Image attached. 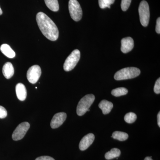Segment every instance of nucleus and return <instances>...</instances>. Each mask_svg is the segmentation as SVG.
<instances>
[{
  "label": "nucleus",
  "instance_id": "obj_4",
  "mask_svg": "<svg viewBox=\"0 0 160 160\" xmlns=\"http://www.w3.org/2000/svg\"><path fill=\"white\" fill-rule=\"evenodd\" d=\"M140 22L142 26L146 27L149 24L150 18V12L149 4L146 1H142L140 3L138 8Z\"/></svg>",
  "mask_w": 160,
  "mask_h": 160
},
{
  "label": "nucleus",
  "instance_id": "obj_24",
  "mask_svg": "<svg viewBox=\"0 0 160 160\" xmlns=\"http://www.w3.org/2000/svg\"><path fill=\"white\" fill-rule=\"evenodd\" d=\"M7 116L6 109L3 106H0V118H5Z\"/></svg>",
  "mask_w": 160,
  "mask_h": 160
},
{
  "label": "nucleus",
  "instance_id": "obj_15",
  "mask_svg": "<svg viewBox=\"0 0 160 160\" xmlns=\"http://www.w3.org/2000/svg\"><path fill=\"white\" fill-rule=\"evenodd\" d=\"M0 50L7 57L12 58L15 57V52L12 49L10 46L7 44L2 45L0 47Z\"/></svg>",
  "mask_w": 160,
  "mask_h": 160
},
{
  "label": "nucleus",
  "instance_id": "obj_11",
  "mask_svg": "<svg viewBox=\"0 0 160 160\" xmlns=\"http://www.w3.org/2000/svg\"><path fill=\"white\" fill-rule=\"evenodd\" d=\"M121 51L124 53L131 51L134 47V41L131 37L124 38L121 41Z\"/></svg>",
  "mask_w": 160,
  "mask_h": 160
},
{
  "label": "nucleus",
  "instance_id": "obj_1",
  "mask_svg": "<svg viewBox=\"0 0 160 160\" xmlns=\"http://www.w3.org/2000/svg\"><path fill=\"white\" fill-rule=\"evenodd\" d=\"M37 22L42 34L48 39L55 41L59 37V31L54 22L43 12H39L36 16Z\"/></svg>",
  "mask_w": 160,
  "mask_h": 160
},
{
  "label": "nucleus",
  "instance_id": "obj_26",
  "mask_svg": "<svg viewBox=\"0 0 160 160\" xmlns=\"http://www.w3.org/2000/svg\"><path fill=\"white\" fill-rule=\"evenodd\" d=\"M156 31L158 34L160 33V18H158L157 20Z\"/></svg>",
  "mask_w": 160,
  "mask_h": 160
},
{
  "label": "nucleus",
  "instance_id": "obj_25",
  "mask_svg": "<svg viewBox=\"0 0 160 160\" xmlns=\"http://www.w3.org/2000/svg\"><path fill=\"white\" fill-rule=\"evenodd\" d=\"M35 160H55L53 158L49 156H41L40 157L37 158Z\"/></svg>",
  "mask_w": 160,
  "mask_h": 160
},
{
  "label": "nucleus",
  "instance_id": "obj_7",
  "mask_svg": "<svg viewBox=\"0 0 160 160\" xmlns=\"http://www.w3.org/2000/svg\"><path fill=\"white\" fill-rule=\"evenodd\" d=\"M30 127L28 122H24L17 126L12 134V138L14 141H19L22 139Z\"/></svg>",
  "mask_w": 160,
  "mask_h": 160
},
{
  "label": "nucleus",
  "instance_id": "obj_20",
  "mask_svg": "<svg viewBox=\"0 0 160 160\" xmlns=\"http://www.w3.org/2000/svg\"><path fill=\"white\" fill-rule=\"evenodd\" d=\"M137 115L133 112H130L127 113L124 117V120L126 122L131 124L134 122L137 119Z\"/></svg>",
  "mask_w": 160,
  "mask_h": 160
},
{
  "label": "nucleus",
  "instance_id": "obj_29",
  "mask_svg": "<svg viewBox=\"0 0 160 160\" xmlns=\"http://www.w3.org/2000/svg\"><path fill=\"white\" fill-rule=\"evenodd\" d=\"M144 160H153L152 159L151 157H147L145 158V159Z\"/></svg>",
  "mask_w": 160,
  "mask_h": 160
},
{
  "label": "nucleus",
  "instance_id": "obj_17",
  "mask_svg": "<svg viewBox=\"0 0 160 160\" xmlns=\"http://www.w3.org/2000/svg\"><path fill=\"white\" fill-rule=\"evenodd\" d=\"M121 154V151L117 148H113L110 151L106 152L105 158L107 160H111L116 158H118Z\"/></svg>",
  "mask_w": 160,
  "mask_h": 160
},
{
  "label": "nucleus",
  "instance_id": "obj_27",
  "mask_svg": "<svg viewBox=\"0 0 160 160\" xmlns=\"http://www.w3.org/2000/svg\"><path fill=\"white\" fill-rule=\"evenodd\" d=\"M158 124L159 127H160V112H158Z\"/></svg>",
  "mask_w": 160,
  "mask_h": 160
},
{
  "label": "nucleus",
  "instance_id": "obj_10",
  "mask_svg": "<svg viewBox=\"0 0 160 160\" xmlns=\"http://www.w3.org/2000/svg\"><path fill=\"white\" fill-rule=\"evenodd\" d=\"M95 136L92 133H89L82 138L79 143V149L82 151H84L91 146L94 141Z\"/></svg>",
  "mask_w": 160,
  "mask_h": 160
},
{
  "label": "nucleus",
  "instance_id": "obj_8",
  "mask_svg": "<svg viewBox=\"0 0 160 160\" xmlns=\"http://www.w3.org/2000/svg\"><path fill=\"white\" fill-rule=\"evenodd\" d=\"M42 74V70L39 66L34 65L29 68L27 72V79L32 84H35L38 81Z\"/></svg>",
  "mask_w": 160,
  "mask_h": 160
},
{
  "label": "nucleus",
  "instance_id": "obj_5",
  "mask_svg": "<svg viewBox=\"0 0 160 160\" xmlns=\"http://www.w3.org/2000/svg\"><path fill=\"white\" fill-rule=\"evenodd\" d=\"M80 56L81 53L79 50L78 49L73 50L65 61L63 66L64 70L68 72L74 69L79 61Z\"/></svg>",
  "mask_w": 160,
  "mask_h": 160
},
{
  "label": "nucleus",
  "instance_id": "obj_21",
  "mask_svg": "<svg viewBox=\"0 0 160 160\" xmlns=\"http://www.w3.org/2000/svg\"><path fill=\"white\" fill-rule=\"evenodd\" d=\"M132 0H122L121 8L123 11H126L129 8Z\"/></svg>",
  "mask_w": 160,
  "mask_h": 160
},
{
  "label": "nucleus",
  "instance_id": "obj_12",
  "mask_svg": "<svg viewBox=\"0 0 160 160\" xmlns=\"http://www.w3.org/2000/svg\"><path fill=\"white\" fill-rule=\"evenodd\" d=\"M16 92L18 98L21 101L26 100L27 97V91L26 87L22 83H18L16 86Z\"/></svg>",
  "mask_w": 160,
  "mask_h": 160
},
{
  "label": "nucleus",
  "instance_id": "obj_22",
  "mask_svg": "<svg viewBox=\"0 0 160 160\" xmlns=\"http://www.w3.org/2000/svg\"><path fill=\"white\" fill-rule=\"evenodd\" d=\"M99 6L101 9L110 8V5L106 0H98Z\"/></svg>",
  "mask_w": 160,
  "mask_h": 160
},
{
  "label": "nucleus",
  "instance_id": "obj_14",
  "mask_svg": "<svg viewBox=\"0 0 160 160\" xmlns=\"http://www.w3.org/2000/svg\"><path fill=\"white\" fill-rule=\"evenodd\" d=\"M99 107L102 109L103 114H107L111 112L113 108V104L111 102L103 100L99 104Z\"/></svg>",
  "mask_w": 160,
  "mask_h": 160
},
{
  "label": "nucleus",
  "instance_id": "obj_6",
  "mask_svg": "<svg viewBox=\"0 0 160 160\" xmlns=\"http://www.w3.org/2000/svg\"><path fill=\"white\" fill-rule=\"evenodd\" d=\"M69 13L72 18L76 22H78L82 17V10L77 0H69Z\"/></svg>",
  "mask_w": 160,
  "mask_h": 160
},
{
  "label": "nucleus",
  "instance_id": "obj_13",
  "mask_svg": "<svg viewBox=\"0 0 160 160\" xmlns=\"http://www.w3.org/2000/svg\"><path fill=\"white\" fill-rule=\"evenodd\" d=\"M3 75L6 79H10L13 76L14 73L13 66L11 63L8 62L5 63L2 68Z\"/></svg>",
  "mask_w": 160,
  "mask_h": 160
},
{
  "label": "nucleus",
  "instance_id": "obj_30",
  "mask_svg": "<svg viewBox=\"0 0 160 160\" xmlns=\"http://www.w3.org/2000/svg\"><path fill=\"white\" fill-rule=\"evenodd\" d=\"M2 14V11L1 9V7H0V15H1Z\"/></svg>",
  "mask_w": 160,
  "mask_h": 160
},
{
  "label": "nucleus",
  "instance_id": "obj_3",
  "mask_svg": "<svg viewBox=\"0 0 160 160\" xmlns=\"http://www.w3.org/2000/svg\"><path fill=\"white\" fill-rule=\"evenodd\" d=\"M94 100V95L92 94L86 95L82 98L79 102L77 108V113L78 115L81 116L85 114L89 109Z\"/></svg>",
  "mask_w": 160,
  "mask_h": 160
},
{
  "label": "nucleus",
  "instance_id": "obj_16",
  "mask_svg": "<svg viewBox=\"0 0 160 160\" xmlns=\"http://www.w3.org/2000/svg\"><path fill=\"white\" fill-rule=\"evenodd\" d=\"M46 6L52 11L57 12L59 9L58 0H44Z\"/></svg>",
  "mask_w": 160,
  "mask_h": 160
},
{
  "label": "nucleus",
  "instance_id": "obj_23",
  "mask_svg": "<svg viewBox=\"0 0 160 160\" xmlns=\"http://www.w3.org/2000/svg\"><path fill=\"white\" fill-rule=\"evenodd\" d=\"M154 92L156 94H160V78H159L155 84Z\"/></svg>",
  "mask_w": 160,
  "mask_h": 160
},
{
  "label": "nucleus",
  "instance_id": "obj_19",
  "mask_svg": "<svg viewBox=\"0 0 160 160\" xmlns=\"http://www.w3.org/2000/svg\"><path fill=\"white\" fill-rule=\"evenodd\" d=\"M128 92V90L126 88L120 87L113 89L111 92V94L115 97H120L127 94Z\"/></svg>",
  "mask_w": 160,
  "mask_h": 160
},
{
  "label": "nucleus",
  "instance_id": "obj_2",
  "mask_svg": "<svg viewBox=\"0 0 160 160\" xmlns=\"http://www.w3.org/2000/svg\"><path fill=\"white\" fill-rule=\"evenodd\" d=\"M141 71L136 67H127L118 71L114 75V79L117 81L132 79L137 77Z\"/></svg>",
  "mask_w": 160,
  "mask_h": 160
},
{
  "label": "nucleus",
  "instance_id": "obj_28",
  "mask_svg": "<svg viewBox=\"0 0 160 160\" xmlns=\"http://www.w3.org/2000/svg\"><path fill=\"white\" fill-rule=\"evenodd\" d=\"M106 1L108 2L109 3L110 5H111V4H113L115 2V0H106Z\"/></svg>",
  "mask_w": 160,
  "mask_h": 160
},
{
  "label": "nucleus",
  "instance_id": "obj_18",
  "mask_svg": "<svg viewBox=\"0 0 160 160\" xmlns=\"http://www.w3.org/2000/svg\"><path fill=\"white\" fill-rule=\"evenodd\" d=\"M111 137L120 141H125L128 139L129 135L127 133L122 132L115 131L112 133Z\"/></svg>",
  "mask_w": 160,
  "mask_h": 160
},
{
  "label": "nucleus",
  "instance_id": "obj_9",
  "mask_svg": "<svg viewBox=\"0 0 160 160\" xmlns=\"http://www.w3.org/2000/svg\"><path fill=\"white\" fill-rule=\"evenodd\" d=\"M67 115L65 112H58L54 115L50 122V126L52 129H56L62 125L66 121Z\"/></svg>",
  "mask_w": 160,
  "mask_h": 160
}]
</instances>
